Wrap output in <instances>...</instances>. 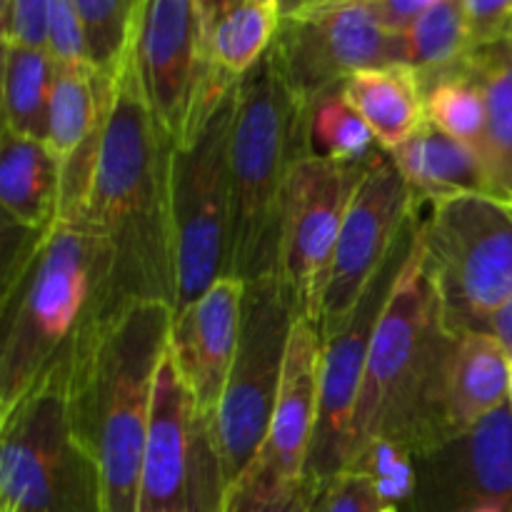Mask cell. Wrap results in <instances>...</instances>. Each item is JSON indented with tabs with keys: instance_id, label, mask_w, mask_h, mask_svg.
<instances>
[{
	"instance_id": "6da1fadb",
	"label": "cell",
	"mask_w": 512,
	"mask_h": 512,
	"mask_svg": "<svg viewBox=\"0 0 512 512\" xmlns=\"http://www.w3.org/2000/svg\"><path fill=\"white\" fill-rule=\"evenodd\" d=\"M173 148L150 110L133 43L115 73L113 103L83 213L108 250L105 315L135 300H160L175 310Z\"/></svg>"
},
{
	"instance_id": "7a4b0ae2",
	"label": "cell",
	"mask_w": 512,
	"mask_h": 512,
	"mask_svg": "<svg viewBox=\"0 0 512 512\" xmlns=\"http://www.w3.org/2000/svg\"><path fill=\"white\" fill-rule=\"evenodd\" d=\"M173 305L135 300L93 320L70 348V420L103 490V512H138L155 375Z\"/></svg>"
},
{
	"instance_id": "3957f363",
	"label": "cell",
	"mask_w": 512,
	"mask_h": 512,
	"mask_svg": "<svg viewBox=\"0 0 512 512\" xmlns=\"http://www.w3.org/2000/svg\"><path fill=\"white\" fill-rule=\"evenodd\" d=\"M455 340L445 328L443 305L415 225L410 253L370 340L350 463L375 438L395 440L410 453H433L453 438L445 420V370Z\"/></svg>"
},
{
	"instance_id": "277c9868",
	"label": "cell",
	"mask_w": 512,
	"mask_h": 512,
	"mask_svg": "<svg viewBox=\"0 0 512 512\" xmlns=\"http://www.w3.org/2000/svg\"><path fill=\"white\" fill-rule=\"evenodd\" d=\"M108 250L85 218H58L18 253L5 278L8 315L0 353V418L63 358L93 320L108 313Z\"/></svg>"
},
{
	"instance_id": "5b68a950",
	"label": "cell",
	"mask_w": 512,
	"mask_h": 512,
	"mask_svg": "<svg viewBox=\"0 0 512 512\" xmlns=\"http://www.w3.org/2000/svg\"><path fill=\"white\" fill-rule=\"evenodd\" d=\"M308 153L305 108L293 100L268 53L238 83L230 178V275L243 283L278 278L290 170Z\"/></svg>"
},
{
	"instance_id": "8992f818",
	"label": "cell",
	"mask_w": 512,
	"mask_h": 512,
	"mask_svg": "<svg viewBox=\"0 0 512 512\" xmlns=\"http://www.w3.org/2000/svg\"><path fill=\"white\" fill-rule=\"evenodd\" d=\"M0 512H103L98 465L70 420V350L0 418Z\"/></svg>"
},
{
	"instance_id": "52a82bcc",
	"label": "cell",
	"mask_w": 512,
	"mask_h": 512,
	"mask_svg": "<svg viewBox=\"0 0 512 512\" xmlns=\"http://www.w3.org/2000/svg\"><path fill=\"white\" fill-rule=\"evenodd\" d=\"M238 88L225 95L203 128L170 153V228L175 260V310L230 275L233 240V140Z\"/></svg>"
},
{
	"instance_id": "ba28073f",
	"label": "cell",
	"mask_w": 512,
	"mask_h": 512,
	"mask_svg": "<svg viewBox=\"0 0 512 512\" xmlns=\"http://www.w3.org/2000/svg\"><path fill=\"white\" fill-rule=\"evenodd\" d=\"M430 278L453 338L488 330L512 293V213L493 195L430 205L418 223Z\"/></svg>"
},
{
	"instance_id": "9c48e42d",
	"label": "cell",
	"mask_w": 512,
	"mask_h": 512,
	"mask_svg": "<svg viewBox=\"0 0 512 512\" xmlns=\"http://www.w3.org/2000/svg\"><path fill=\"white\" fill-rule=\"evenodd\" d=\"M228 478L215 418L198 405L170 353L155 375L138 512H225Z\"/></svg>"
},
{
	"instance_id": "30bf717a",
	"label": "cell",
	"mask_w": 512,
	"mask_h": 512,
	"mask_svg": "<svg viewBox=\"0 0 512 512\" xmlns=\"http://www.w3.org/2000/svg\"><path fill=\"white\" fill-rule=\"evenodd\" d=\"M238 353L215 413L228 493L258 455L283 383L290 328L298 310L280 278L245 283Z\"/></svg>"
},
{
	"instance_id": "8fae6325",
	"label": "cell",
	"mask_w": 512,
	"mask_h": 512,
	"mask_svg": "<svg viewBox=\"0 0 512 512\" xmlns=\"http://www.w3.org/2000/svg\"><path fill=\"white\" fill-rule=\"evenodd\" d=\"M270 55L295 103L308 108L360 70L400 63V33L373 0H330L283 15Z\"/></svg>"
},
{
	"instance_id": "7c38bea8",
	"label": "cell",
	"mask_w": 512,
	"mask_h": 512,
	"mask_svg": "<svg viewBox=\"0 0 512 512\" xmlns=\"http://www.w3.org/2000/svg\"><path fill=\"white\" fill-rule=\"evenodd\" d=\"M415 210L418 208L398 165L388 150L380 148L365 165L335 243L315 325L320 340L330 338L340 325L348 323L365 290L388 263Z\"/></svg>"
},
{
	"instance_id": "4fadbf2b",
	"label": "cell",
	"mask_w": 512,
	"mask_h": 512,
	"mask_svg": "<svg viewBox=\"0 0 512 512\" xmlns=\"http://www.w3.org/2000/svg\"><path fill=\"white\" fill-rule=\"evenodd\" d=\"M365 165L368 160L343 165L305 153L290 170L278 278L288 288L300 318L313 325H318L335 243Z\"/></svg>"
},
{
	"instance_id": "5bb4252c",
	"label": "cell",
	"mask_w": 512,
	"mask_h": 512,
	"mask_svg": "<svg viewBox=\"0 0 512 512\" xmlns=\"http://www.w3.org/2000/svg\"><path fill=\"white\" fill-rule=\"evenodd\" d=\"M135 58L150 110L175 145L198 133L225 100L213 88L195 0H148Z\"/></svg>"
},
{
	"instance_id": "9a60e30c",
	"label": "cell",
	"mask_w": 512,
	"mask_h": 512,
	"mask_svg": "<svg viewBox=\"0 0 512 512\" xmlns=\"http://www.w3.org/2000/svg\"><path fill=\"white\" fill-rule=\"evenodd\" d=\"M415 225H418V210L405 225L388 263L383 265L378 278L365 290L363 300L350 315L348 323L340 325L330 338L323 340L318 423H315L313 448H310L308 468H305V478L313 480V483H323V480L348 470L350 465L355 410H358V395L363 388L370 340H373L375 323L383 313L390 288H393L395 278H398L400 268L410 253Z\"/></svg>"
},
{
	"instance_id": "2e32d148",
	"label": "cell",
	"mask_w": 512,
	"mask_h": 512,
	"mask_svg": "<svg viewBox=\"0 0 512 512\" xmlns=\"http://www.w3.org/2000/svg\"><path fill=\"white\" fill-rule=\"evenodd\" d=\"M323 340L313 323L295 318L285 355L283 383L268 435L243 478L230 488L225 512H255L305 480L318 423Z\"/></svg>"
},
{
	"instance_id": "e0dca14e",
	"label": "cell",
	"mask_w": 512,
	"mask_h": 512,
	"mask_svg": "<svg viewBox=\"0 0 512 512\" xmlns=\"http://www.w3.org/2000/svg\"><path fill=\"white\" fill-rule=\"evenodd\" d=\"M243 280L225 275L185 308L175 310L168 353L200 408L215 418L243 330Z\"/></svg>"
},
{
	"instance_id": "ac0fdd59",
	"label": "cell",
	"mask_w": 512,
	"mask_h": 512,
	"mask_svg": "<svg viewBox=\"0 0 512 512\" xmlns=\"http://www.w3.org/2000/svg\"><path fill=\"white\" fill-rule=\"evenodd\" d=\"M213 88L220 98L273 48L283 23L280 0H195Z\"/></svg>"
},
{
	"instance_id": "d6986e66",
	"label": "cell",
	"mask_w": 512,
	"mask_h": 512,
	"mask_svg": "<svg viewBox=\"0 0 512 512\" xmlns=\"http://www.w3.org/2000/svg\"><path fill=\"white\" fill-rule=\"evenodd\" d=\"M512 360L488 330L455 340L445 370V420L453 438H465L483 418L510 400Z\"/></svg>"
},
{
	"instance_id": "ffe728a7",
	"label": "cell",
	"mask_w": 512,
	"mask_h": 512,
	"mask_svg": "<svg viewBox=\"0 0 512 512\" xmlns=\"http://www.w3.org/2000/svg\"><path fill=\"white\" fill-rule=\"evenodd\" d=\"M390 158L408 183L415 208H420V203L435 205L463 195H493L488 168L478 150L428 120L413 138L390 150Z\"/></svg>"
},
{
	"instance_id": "44dd1931",
	"label": "cell",
	"mask_w": 512,
	"mask_h": 512,
	"mask_svg": "<svg viewBox=\"0 0 512 512\" xmlns=\"http://www.w3.org/2000/svg\"><path fill=\"white\" fill-rule=\"evenodd\" d=\"M63 170L43 140L0 133V205L8 223L45 238L60 218Z\"/></svg>"
},
{
	"instance_id": "7402d4cb",
	"label": "cell",
	"mask_w": 512,
	"mask_h": 512,
	"mask_svg": "<svg viewBox=\"0 0 512 512\" xmlns=\"http://www.w3.org/2000/svg\"><path fill=\"white\" fill-rule=\"evenodd\" d=\"M343 90L388 153L413 138L428 120L418 70L405 63L360 70L345 80Z\"/></svg>"
},
{
	"instance_id": "603a6c76",
	"label": "cell",
	"mask_w": 512,
	"mask_h": 512,
	"mask_svg": "<svg viewBox=\"0 0 512 512\" xmlns=\"http://www.w3.org/2000/svg\"><path fill=\"white\" fill-rule=\"evenodd\" d=\"M468 65L480 80L488 103L485 168L493 195L512 200V43L510 35L468 53Z\"/></svg>"
},
{
	"instance_id": "cb8c5ba5",
	"label": "cell",
	"mask_w": 512,
	"mask_h": 512,
	"mask_svg": "<svg viewBox=\"0 0 512 512\" xmlns=\"http://www.w3.org/2000/svg\"><path fill=\"white\" fill-rule=\"evenodd\" d=\"M55 60L48 48L3 40V128L23 138L48 135Z\"/></svg>"
},
{
	"instance_id": "d4e9b609",
	"label": "cell",
	"mask_w": 512,
	"mask_h": 512,
	"mask_svg": "<svg viewBox=\"0 0 512 512\" xmlns=\"http://www.w3.org/2000/svg\"><path fill=\"white\" fill-rule=\"evenodd\" d=\"M420 83H423L428 123L478 150L483 158L485 133H488V103H485L483 85L470 70L468 55L460 63L420 75Z\"/></svg>"
},
{
	"instance_id": "484cf974",
	"label": "cell",
	"mask_w": 512,
	"mask_h": 512,
	"mask_svg": "<svg viewBox=\"0 0 512 512\" xmlns=\"http://www.w3.org/2000/svg\"><path fill=\"white\" fill-rule=\"evenodd\" d=\"M308 153L343 165H358L380 150L373 130L345 98L343 85L320 93L305 108Z\"/></svg>"
},
{
	"instance_id": "4316f807",
	"label": "cell",
	"mask_w": 512,
	"mask_h": 512,
	"mask_svg": "<svg viewBox=\"0 0 512 512\" xmlns=\"http://www.w3.org/2000/svg\"><path fill=\"white\" fill-rule=\"evenodd\" d=\"M473 50L465 0H440L400 33V63L435 73L460 63Z\"/></svg>"
},
{
	"instance_id": "83f0119b",
	"label": "cell",
	"mask_w": 512,
	"mask_h": 512,
	"mask_svg": "<svg viewBox=\"0 0 512 512\" xmlns=\"http://www.w3.org/2000/svg\"><path fill=\"white\" fill-rule=\"evenodd\" d=\"M470 505L493 503L512 512V405L480 420L468 435Z\"/></svg>"
},
{
	"instance_id": "f1b7e54d",
	"label": "cell",
	"mask_w": 512,
	"mask_h": 512,
	"mask_svg": "<svg viewBox=\"0 0 512 512\" xmlns=\"http://www.w3.org/2000/svg\"><path fill=\"white\" fill-rule=\"evenodd\" d=\"M95 70L115 78L125 53L138 38L148 0H73Z\"/></svg>"
},
{
	"instance_id": "f546056e",
	"label": "cell",
	"mask_w": 512,
	"mask_h": 512,
	"mask_svg": "<svg viewBox=\"0 0 512 512\" xmlns=\"http://www.w3.org/2000/svg\"><path fill=\"white\" fill-rule=\"evenodd\" d=\"M410 450L395 440L375 438L358 450L348 470L368 475L390 505L413 490V465Z\"/></svg>"
},
{
	"instance_id": "4dcf8cb0",
	"label": "cell",
	"mask_w": 512,
	"mask_h": 512,
	"mask_svg": "<svg viewBox=\"0 0 512 512\" xmlns=\"http://www.w3.org/2000/svg\"><path fill=\"white\" fill-rule=\"evenodd\" d=\"M388 505L368 475L343 470L323 483H315L308 512H383Z\"/></svg>"
},
{
	"instance_id": "1f68e13d",
	"label": "cell",
	"mask_w": 512,
	"mask_h": 512,
	"mask_svg": "<svg viewBox=\"0 0 512 512\" xmlns=\"http://www.w3.org/2000/svg\"><path fill=\"white\" fill-rule=\"evenodd\" d=\"M3 40L48 48V0H3Z\"/></svg>"
},
{
	"instance_id": "d6a6232c",
	"label": "cell",
	"mask_w": 512,
	"mask_h": 512,
	"mask_svg": "<svg viewBox=\"0 0 512 512\" xmlns=\"http://www.w3.org/2000/svg\"><path fill=\"white\" fill-rule=\"evenodd\" d=\"M473 48L508 38L512 33V0H465Z\"/></svg>"
},
{
	"instance_id": "836d02e7",
	"label": "cell",
	"mask_w": 512,
	"mask_h": 512,
	"mask_svg": "<svg viewBox=\"0 0 512 512\" xmlns=\"http://www.w3.org/2000/svg\"><path fill=\"white\" fill-rule=\"evenodd\" d=\"M373 3L378 5L385 23H388L395 33H403L420 13H425L430 5L440 3V0H373Z\"/></svg>"
},
{
	"instance_id": "e575fe53",
	"label": "cell",
	"mask_w": 512,
	"mask_h": 512,
	"mask_svg": "<svg viewBox=\"0 0 512 512\" xmlns=\"http://www.w3.org/2000/svg\"><path fill=\"white\" fill-rule=\"evenodd\" d=\"M313 493H315V483L313 480L305 478L303 483L295 485L293 490H288V493L280 495L278 500L263 505V508L255 510V512H308L310 500H313Z\"/></svg>"
},
{
	"instance_id": "d590c367",
	"label": "cell",
	"mask_w": 512,
	"mask_h": 512,
	"mask_svg": "<svg viewBox=\"0 0 512 512\" xmlns=\"http://www.w3.org/2000/svg\"><path fill=\"white\" fill-rule=\"evenodd\" d=\"M488 333H493L495 338L503 343V348L508 350V355L512 360V293L508 295V300L500 305L498 313L493 315V320H490V325H488Z\"/></svg>"
},
{
	"instance_id": "8d00e7d4",
	"label": "cell",
	"mask_w": 512,
	"mask_h": 512,
	"mask_svg": "<svg viewBox=\"0 0 512 512\" xmlns=\"http://www.w3.org/2000/svg\"><path fill=\"white\" fill-rule=\"evenodd\" d=\"M320 3H330V0H280V8H283V15L298 13V10L313 8V5Z\"/></svg>"
},
{
	"instance_id": "74e56055",
	"label": "cell",
	"mask_w": 512,
	"mask_h": 512,
	"mask_svg": "<svg viewBox=\"0 0 512 512\" xmlns=\"http://www.w3.org/2000/svg\"><path fill=\"white\" fill-rule=\"evenodd\" d=\"M463 512H505V510L493 503H475V505H468Z\"/></svg>"
},
{
	"instance_id": "f35d334b",
	"label": "cell",
	"mask_w": 512,
	"mask_h": 512,
	"mask_svg": "<svg viewBox=\"0 0 512 512\" xmlns=\"http://www.w3.org/2000/svg\"><path fill=\"white\" fill-rule=\"evenodd\" d=\"M383 512H398V510H395V508H393V505H388V508H385Z\"/></svg>"
},
{
	"instance_id": "ab89813d",
	"label": "cell",
	"mask_w": 512,
	"mask_h": 512,
	"mask_svg": "<svg viewBox=\"0 0 512 512\" xmlns=\"http://www.w3.org/2000/svg\"><path fill=\"white\" fill-rule=\"evenodd\" d=\"M510 405H512V380H510Z\"/></svg>"
},
{
	"instance_id": "60d3db41",
	"label": "cell",
	"mask_w": 512,
	"mask_h": 512,
	"mask_svg": "<svg viewBox=\"0 0 512 512\" xmlns=\"http://www.w3.org/2000/svg\"><path fill=\"white\" fill-rule=\"evenodd\" d=\"M510 43H512V33H510Z\"/></svg>"
}]
</instances>
